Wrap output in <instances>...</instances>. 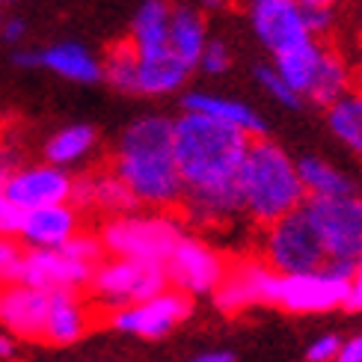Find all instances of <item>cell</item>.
<instances>
[{"mask_svg": "<svg viewBox=\"0 0 362 362\" xmlns=\"http://www.w3.org/2000/svg\"><path fill=\"white\" fill-rule=\"evenodd\" d=\"M252 137L223 128L205 116L181 113L175 119V160L181 173L185 223L223 229L240 217L238 175Z\"/></svg>", "mask_w": 362, "mask_h": 362, "instance_id": "1", "label": "cell"}, {"mask_svg": "<svg viewBox=\"0 0 362 362\" xmlns=\"http://www.w3.org/2000/svg\"><path fill=\"white\" fill-rule=\"evenodd\" d=\"M110 170L128 187L137 208L173 211L181 205V173L175 160V119L143 113L119 131Z\"/></svg>", "mask_w": 362, "mask_h": 362, "instance_id": "2", "label": "cell"}, {"mask_svg": "<svg viewBox=\"0 0 362 362\" xmlns=\"http://www.w3.org/2000/svg\"><path fill=\"white\" fill-rule=\"evenodd\" d=\"M240 217L252 226L276 223L306 205V190L297 173V158H291L270 137L252 140L238 175Z\"/></svg>", "mask_w": 362, "mask_h": 362, "instance_id": "3", "label": "cell"}, {"mask_svg": "<svg viewBox=\"0 0 362 362\" xmlns=\"http://www.w3.org/2000/svg\"><path fill=\"white\" fill-rule=\"evenodd\" d=\"M185 235H187L185 217H175L173 211H148V208L110 217L98 229L104 252L110 259H131L158 267L170 262V255L175 252Z\"/></svg>", "mask_w": 362, "mask_h": 362, "instance_id": "4", "label": "cell"}, {"mask_svg": "<svg viewBox=\"0 0 362 362\" xmlns=\"http://www.w3.org/2000/svg\"><path fill=\"white\" fill-rule=\"evenodd\" d=\"M276 71L285 78L303 104H318L329 107L336 98H341L348 89L356 86L351 54L321 39H309L297 45L294 51L270 59Z\"/></svg>", "mask_w": 362, "mask_h": 362, "instance_id": "5", "label": "cell"}, {"mask_svg": "<svg viewBox=\"0 0 362 362\" xmlns=\"http://www.w3.org/2000/svg\"><path fill=\"white\" fill-rule=\"evenodd\" d=\"M255 255H259L276 276L309 274V270L329 264L306 208H300L294 214L259 229V252Z\"/></svg>", "mask_w": 362, "mask_h": 362, "instance_id": "6", "label": "cell"}, {"mask_svg": "<svg viewBox=\"0 0 362 362\" xmlns=\"http://www.w3.org/2000/svg\"><path fill=\"white\" fill-rule=\"evenodd\" d=\"M167 270L158 264H146V262H131V259H104L93 282L86 288L89 303L95 306V312H101L104 318L119 309L137 306L143 300H152L155 294L167 291Z\"/></svg>", "mask_w": 362, "mask_h": 362, "instance_id": "7", "label": "cell"}, {"mask_svg": "<svg viewBox=\"0 0 362 362\" xmlns=\"http://www.w3.org/2000/svg\"><path fill=\"white\" fill-rule=\"evenodd\" d=\"M306 214L329 264L354 267L362 255V193L341 199H306Z\"/></svg>", "mask_w": 362, "mask_h": 362, "instance_id": "8", "label": "cell"}, {"mask_svg": "<svg viewBox=\"0 0 362 362\" xmlns=\"http://www.w3.org/2000/svg\"><path fill=\"white\" fill-rule=\"evenodd\" d=\"M351 274L354 267L324 264L318 270H309V274L279 276L274 306L288 315H327L344 309L351 291Z\"/></svg>", "mask_w": 362, "mask_h": 362, "instance_id": "9", "label": "cell"}, {"mask_svg": "<svg viewBox=\"0 0 362 362\" xmlns=\"http://www.w3.org/2000/svg\"><path fill=\"white\" fill-rule=\"evenodd\" d=\"M229 262H232L229 255L211 244L208 238L187 232L175 247V252L170 255V262L163 264V270H167L170 288L193 300V297H214L226 270H229Z\"/></svg>", "mask_w": 362, "mask_h": 362, "instance_id": "10", "label": "cell"}, {"mask_svg": "<svg viewBox=\"0 0 362 362\" xmlns=\"http://www.w3.org/2000/svg\"><path fill=\"white\" fill-rule=\"evenodd\" d=\"M276 288L279 276L259 255H240V259L229 262V270H226L220 288L211 300L223 315H244L259 306H274Z\"/></svg>", "mask_w": 362, "mask_h": 362, "instance_id": "11", "label": "cell"}, {"mask_svg": "<svg viewBox=\"0 0 362 362\" xmlns=\"http://www.w3.org/2000/svg\"><path fill=\"white\" fill-rule=\"evenodd\" d=\"M250 27L270 59H276L282 54L294 51L297 45L315 39L306 21V9L297 0H252Z\"/></svg>", "mask_w": 362, "mask_h": 362, "instance_id": "12", "label": "cell"}, {"mask_svg": "<svg viewBox=\"0 0 362 362\" xmlns=\"http://www.w3.org/2000/svg\"><path fill=\"white\" fill-rule=\"evenodd\" d=\"M193 312V300L175 288H167L155 294L152 300H143L137 306L119 309L107 315V324L116 333L137 336V339H163L175 327H181Z\"/></svg>", "mask_w": 362, "mask_h": 362, "instance_id": "13", "label": "cell"}, {"mask_svg": "<svg viewBox=\"0 0 362 362\" xmlns=\"http://www.w3.org/2000/svg\"><path fill=\"white\" fill-rule=\"evenodd\" d=\"M95 267L83 264L66 250H27L21 282L45 294H83Z\"/></svg>", "mask_w": 362, "mask_h": 362, "instance_id": "14", "label": "cell"}, {"mask_svg": "<svg viewBox=\"0 0 362 362\" xmlns=\"http://www.w3.org/2000/svg\"><path fill=\"white\" fill-rule=\"evenodd\" d=\"M71 190H74V175L42 160V163H21L4 193L9 196L15 208H21L27 214V211L36 208L71 202Z\"/></svg>", "mask_w": 362, "mask_h": 362, "instance_id": "15", "label": "cell"}, {"mask_svg": "<svg viewBox=\"0 0 362 362\" xmlns=\"http://www.w3.org/2000/svg\"><path fill=\"white\" fill-rule=\"evenodd\" d=\"M51 294L30 288L24 282L0 285V329L15 341H42L48 321Z\"/></svg>", "mask_w": 362, "mask_h": 362, "instance_id": "16", "label": "cell"}, {"mask_svg": "<svg viewBox=\"0 0 362 362\" xmlns=\"http://www.w3.org/2000/svg\"><path fill=\"white\" fill-rule=\"evenodd\" d=\"M181 113L205 116L211 122L240 131L252 140L264 137V131H267L264 116L255 110L250 101H240L229 93H220V89H187V93L181 95Z\"/></svg>", "mask_w": 362, "mask_h": 362, "instance_id": "17", "label": "cell"}, {"mask_svg": "<svg viewBox=\"0 0 362 362\" xmlns=\"http://www.w3.org/2000/svg\"><path fill=\"white\" fill-rule=\"evenodd\" d=\"M81 232H83V211L66 202V205L27 211L18 240L27 250H63Z\"/></svg>", "mask_w": 362, "mask_h": 362, "instance_id": "18", "label": "cell"}, {"mask_svg": "<svg viewBox=\"0 0 362 362\" xmlns=\"http://www.w3.org/2000/svg\"><path fill=\"white\" fill-rule=\"evenodd\" d=\"M95 321H98V312L89 303L86 294H51L42 344H51V348L78 344L81 339L89 336Z\"/></svg>", "mask_w": 362, "mask_h": 362, "instance_id": "19", "label": "cell"}, {"mask_svg": "<svg viewBox=\"0 0 362 362\" xmlns=\"http://www.w3.org/2000/svg\"><path fill=\"white\" fill-rule=\"evenodd\" d=\"M297 173H300V181H303L306 199H341V196L362 193V178L351 167H344V163L321 152L300 155Z\"/></svg>", "mask_w": 362, "mask_h": 362, "instance_id": "20", "label": "cell"}, {"mask_svg": "<svg viewBox=\"0 0 362 362\" xmlns=\"http://www.w3.org/2000/svg\"><path fill=\"white\" fill-rule=\"evenodd\" d=\"M71 205L81 211H101V214L119 217L128 211H137V202L128 193V187L116 178L113 170L107 173H83L74 178V190H71Z\"/></svg>", "mask_w": 362, "mask_h": 362, "instance_id": "21", "label": "cell"}, {"mask_svg": "<svg viewBox=\"0 0 362 362\" xmlns=\"http://www.w3.org/2000/svg\"><path fill=\"white\" fill-rule=\"evenodd\" d=\"M193 69H187L173 51L137 57V95L143 98H170L185 93Z\"/></svg>", "mask_w": 362, "mask_h": 362, "instance_id": "22", "label": "cell"}, {"mask_svg": "<svg viewBox=\"0 0 362 362\" xmlns=\"http://www.w3.org/2000/svg\"><path fill=\"white\" fill-rule=\"evenodd\" d=\"M39 69L71 83L101 81V57H95L81 42H54L48 48H39Z\"/></svg>", "mask_w": 362, "mask_h": 362, "instance_id": "23", "label": "cell"}, {"mask_svg": "<svg viewBox=\"0 0 362 362\" xmlns=\"http://www.w3.org/2000/svg\"><path fill=\"white\" fill-rule=\"evenodd\" d=\"M211 42L208 15L196 4H173V21H170V51L196 71L205 45Z\"/></svg>", "mask_w": 362, "mask_h": 362, "instance_id": "24", "label": "cell"}, {"mask_svg": "<svg viewBox=\"0 0 362 362\" xmlns=\"http://www.w3.org/2000/svg\"><path fill=\"white\" fill-rule=\"evenodd\" d=\"M170 21H173V0H143L131 18L128 42L137 57L170 51Z\"/></svg>", "mask_w": 362, "mask_h": 362, "instance_id": "25", "label": "cell"}, {"mask_svg": "<svg viewBox=\"0 0 362 362\" xmlns=\"http://www.w3.org/2000/svg\"><path fill=\"white\" fill-rule=\"evenodd\" d=\"M324 122L329 137L336 140L348 158L362 163V86L356 83L329 107H324Z\"/></svg>", "mask_w": 362, "mask_h": 362, "instance_id": "26", "label": "cell"}, {"mask_svg": "<svg viewBox=\"0 0 362 362\" xmlns=\"http://www.w3.org/2000/svg\"><path fill=\"white\" fill-rule=\"evenodd\" d=\"M98 148V131L86 122H74V125H66L59 128L57 134H51L45 140V163L51 167H59V170H74V167H83V163L95 155Z\"/></svg>", "mask_w": 362, "mask_h": 362, "instance_id": "27", "label": "cell"}, {"mask_svg": "<svg viewBox=\"0 0 362 362\" xmlns=\"http://www.w3.org/2000/svg\"><path fill=\"white\" fill-rule=\"evenodd\" d=\"M101 81H107L116 93L137 95V51L131 48V42L122 39L110 45L101 57Z\"/></svg>", "mask_w": 362, "mask_h": 362, "instance_id": "28", "label": "cell"}, {"mask_svg": "<svg viewBox=\"0 0 362 362\" xmlns=\"http://www.w3.org/2000/svg\"><path fill=\"white\" fill-rule=\"evenodd\" d=\"M252 78H255V83L262 86V93H264L270 101H276L279 107L297 110L300 104H303V101H300V95L294 93V89H291L288 83H285V78H282V74L276 71V66L270 63V59H267V63H259V66H255Z\"/></svg>", "mask_w": 362, "mask_h": 362, "instance_id": "29", "label": "cell"}, {"mask_svg": "<svg viewBox=\"0 0 362 362\" xmlns=\"http://www.w3.org/2000/svg\"><path fill=\"white\" fill-rule=\"evenodd\" d=\"M235 66V51L232 45L226 42L223 36H211V42L205 45V51L199 57V66H196V71L205 74V78H223V74H229Z\"/></svg>", "mask_w": 362, "mask_h": 362, "instance_id": "30", "label": "cell"}, {"mask_svg": "<svg viewBox=\"0 0 362 362\" xmlns=\"http://www.w3.org/2000/svg\"><path fill=\"white\" fill-rule=\"evenodd\" d=\"M24 259H27V247L18 238H0V285L21 282Z\"/></svg>", "mask_w": 362, "mask_h": 362, "instance_id": "31", "label": "cell"}, {"mask_svg": "<svg viewBox=\"0 0 362 362\" xmlns=\"http://www.w3.org/2000/svg\"><path fill=\"white\" fill-rule=\"evenodd\" d=\"M341 336L339 333H321L318 339L309 341L306 348V362H336L341 351Z\"/></svg>", "mask_w": 362, "mask_h": 362, "instance_id": "32", "label": "cell"}, {"mask_svg": "<svg viewBox=\"0 0 362 362\" xmlns=\"http://www.w3.org/2000/svg\"><path fill=\"white\" fill-rule=\"evenodd\" d=\"M24 223V211L9 202L6 193H0V238H18Z\"/></svg>", "mask_w": 362, "mask_h": 362, "instance_id": "33", "label": "cell"}, {"mask_svg": "<svg viewBox=\"0 0 362 362\" xmlns=\"http://www.w3.org/2000/svg\"><path fill=\"white\" fill-rule=\"evenodd\" d=\"M306 21L312 36L327 42V36L336 30V9H306Z\"/></svg>", "mask_w": 362, "mask_h": 362, "instance_id": "34", "label": "cell"}, {"mask_svg": "<svg viewBox=\"0 0 362 362\" xmlns=\"http://www.w3.org/2000/svg\"><path fill=\"white\" fill-rule=\"evenodd\" d=\"M18 167H21L18 148H12V146H6V143H0V193L6 190L9 178L18 173Z\"/></svg>", "mask_w": 362, "mask_h": 362, "instance_id": "35", "label": "cell"}, {"mask_svg": "<svg viewBox=\"0 0 362 362\" xmlns=\"http://www.w3.org/2000/svg\"><path fill=\"white\" fill-rule=\"evenodd\" d=\"M348 312H362V255L354 264V274H351V291H348V303H344Z\"/></svg>", "mask_w": 362, "mask_h": 362, "instance_id": "36", "label": "cell"}, {"mask_svg": "<svg viewBox=\"0 0 362 362\" xmlns=\"http://www.w3.org/2000/svg\"><path fill=\"white\" fill-rule=\"evenodd\" d=\"M27 36V24L24 18H6L4 27H0V39H4L6 45H21Z\"/></svg>", "mask_w": 362, "mask_h": 362, "instance_id": "37", "label": "cell"}, {"mask_svg": "<svg viewBox=\"0 0 362 362\" xmlns=\"http://www.w3.org/2000/svg\"><path fill=\"white\" fill-rule=\"evenodd\" d=\"M336 362H362V333L341 341V351Z\"/></svg>", "mask_w": 362, "mask_h": 362, "instance_id": "38", "label": "cell"}, {"mask_svg": "<svg viewBox=\"0 0 362 362\" xmlns=\"http://www.w3.org/2000/svg\"><path fill=\"white\" fill-rule=\"evenodd\" d=\"M18 344L21 341H15L9 333L0 329V362H15L18 359Z\"/></svg>", "mask_w": 362, "mask_h": 362, "instance_id": "39", "label": "cell"}, {"mask_svg": "<svg viewBox=\"0 0 362 362\" xmlns=\"http://www.w3.org/2000/svg\"><path fill=\"white\" fill-rule=\"evenodd\" d=\"M351 66H354V78H356V83L362 86V33H359V36H356V42H354Z\"/></svg>", "mask_w": 362, "mask_h": 362, "instance_id": "40", "label": "cell"}, {"mask_svg": "<svg viewBox=\"0 0 362 362\" xmlns=\"http://www.w3.org/2000/svg\"><path fill=\"white\" fill-rule=\"evenodd\" d=\"M190 362H235V356L229 351H205L199 356H193Z\"/></svg>", "mask_w": 362, "mask_h": 362, "instance_id": "41", "label": "cell"}, {"mask_svg": "<svg viewBox=\"0 0 362 362\" xmlns=\"http://www.w3.org/2000/svg\"><path fill=\"white\" fill-rule=\"evenodd\" d=\"M303 9H339L344 0H297Z\"/></svg>", "mask_w": 362, "mask_h": 362, "instance_id": "42", "label": "cell"}, {"mask_svg": "<svg viewBox=\"0 0 362 362\" xmlns=\"http://www.w3.org/2000/svg\"><path fill=\"white\" fill-rule=\"evenodd\" d=\"M196 6H199V9L208 15V12H217V9H223V6H226V0H199V4H196Z\"/></svg>", "mask_w": 362, "mask_h": 362, "instance_id": "43", "label": "cell"}, {"mask_svg": "<svg viewBox=\"0 0 362 362\" xmlns=\"http://www.w3.org/2000/svg\"><path fill=\"white\" fill-rule=\"evenodd\" d=\"M356 18H359V24H362V0H356Z\"/></svg>", "mask_w": 362, "mask_h": 362, "instance_id": "44", "label": "cell"}, {"mask_svg": "<svg viewBox=\"0 0 362 362\" xmlns=\"http://www.w3.org/2000/svg\"><path fill=\"white\" fill-rule=\"evenodd\" d=\"M4 21H6V18H4V15H0V27H4Z\"/></svg>", "mask_w": 362, "mask_h": 362, "instance_id": "45", "label": "cell"}]
</instances>
